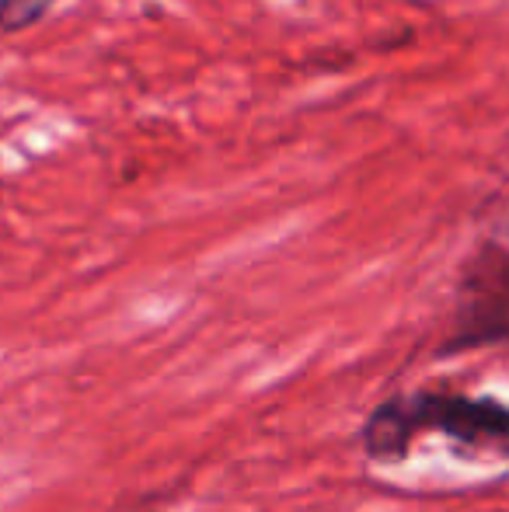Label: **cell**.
Listing matches in <instances>:
<instances>
[{"label":"cell","mask_w":509,"mask_h":512,"mask_svg":"<svg viewBox=\"0 0 509 512\" xmlns=\"http://www.w3.org/2000/svg\"><path fill=\"white\" fill-rule=\"evenodd\" d=\"M443 432L461 450L509 457V408L492 398L415 391L387 398L363 425V450L377 464H391L408 453L415 436Z\"/></svg>","instance_id":"1"},{"label":"cell","mask_w":509,"mask_h":512,"mask_svg":"<svg viewBox=\"0 0 509 512\" xmlns=\"http://www.w3.org/2000/svg\"><path fill=\"white\" fill-rule=\"evenodd\" d=\"M509 342V241L485 237L457 276L454 328L443 352H468Z\"/></svg>","instance_id":"2"},{"label":"cell","mask_w":509,"mask_h":512,"mask_svg":"<svg viewBox=\"0 0 509 512\" xmlns=\"http://www.w3.org/2000/svg\"><path fill=\"white\" fill-rule=\"evenodd\" d=\"M56 0H0V32L32 28L53 11Z\"/></svg>","instance_id":"3"}]
</instances>
